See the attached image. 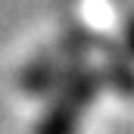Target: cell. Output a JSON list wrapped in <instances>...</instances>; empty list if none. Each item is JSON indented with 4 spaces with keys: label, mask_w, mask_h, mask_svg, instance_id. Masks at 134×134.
I'll list each match as a JSON object with an SVG mask.
<instances>
[{
    "label": "cell",
    "mask_w": 134,
    "mask_h": 134,
    "mask_svg": "<svg viewBox=\"0 0 134 134\" xmlns=\"http://www.w3.org/2000/svg\"><path fill=\"white\" fill-rule=\"evenodd\" d=\"M106 87L103 84V75L97 66H87V63H66L63 72H59V81L50 94V100H59L72 106V109H84L100 97V91Z\"/></svg>",
    "instance_id": "6da1fadb"
},
{
    "label": "cell",
    "mask_w": 134,
    "mask_h": 134,
    "mask_svg": "<svg viewBox=\"0 0 134 134\" xmlns=\"http://www.w3.org/2000/svg\"><path fill=\"white\" fill-rule=\"evenodd\" d=\"M63 66H66V63H63L53 50H44V53H37L31 63L22 69L19 87H22L25 94H31V97H50L53 87H56V81H59Z\"/></svg>",
    "instance_id": "7a4b0ae2"
},
{
    "label": "cell",
    "mask_w": 134,
    "mask_h": 134,
    "mask_svg": "<svg viewBox=\"0 0 134 134\" xmlns=\"http://www.w3.org/2000/svg\"><path fill=\"white\" fill-rule=\"evenodd\" d=\"M103 56H106V66L100 69L103 84H109L122 97H134V66H131V59L125 56V50L115 41H109L106 50H103Z\"/></svg>",
    "instance_id": "3957f363"
},
{
    "label": "cell",
    "mask_w": 134,
    "mask_h": 134,
    "mask_svg": "<svg viewBox=\"0 0 134 134\" xmlns=\"http://www.w3.org/2000/svg\"><path fill=\"white\" fill-rule=\"evenodd\" d=\"M78 125H81L78 109H72L59 100H50V106L44 109V115L34 125V134H78Z\"/></svg>",
    "instance_id": "277c9868"
},
{
    "label": "cell",
    "mask_w": 134,
    "mask_h": 134,
    "mask_svg": "<svg viewBox=\"0 0 134 134\" xmlns=\"http://www.w3.org/2000/svg\"><path fill=\"white\" fill-rule=\"evenodd\" d=\"M122 50H125V56L134 59V16L125 19V28H122V44H119Z\"/></svg>",
    "instance_id": "5b68a950"
}]
</instances>
